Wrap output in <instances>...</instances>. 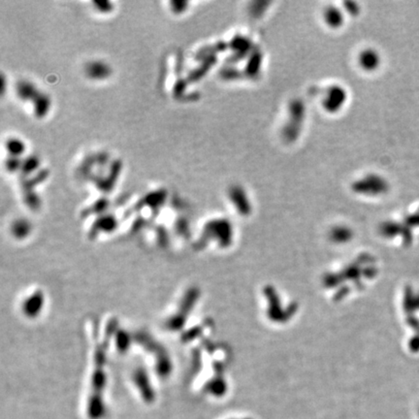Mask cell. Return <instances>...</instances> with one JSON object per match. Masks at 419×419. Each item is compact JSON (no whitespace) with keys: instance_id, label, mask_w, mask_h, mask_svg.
<instances>
[{"instance_id":"3","label":"cell","mask_w":419,"mask_h":419,"mask_svg":"<svg viewBox=\"0 0 419 419\" xmlns=\"http://www.w3.org/2000/svg\"><path fill=\"white\" fill-rule=\"evenodd\" d=\"M47 297L40 287L28 289L19 300V311L24 318L29 320L38 319L46 308Z\"/></svg>"},{"instance_id":"10","label":"cell","mask_w":419,"mask_h":419,"mask_svg":"<svg viewBox=\"0 0 419 419\" xmlns=\"http://www.w3.org/2000/svg\"><path fill=\"white\" fill-rule=\"evenodd\" d=\"M38 166V159L35 157H29L24 160V162L21 164V172L25 175L32 172L36 167Z\"/></svg>"},{"instance_id":"7","label":"cell","mask_w":419,"mask_h":419,"mask_svg":"<svg viewBox=\"0 0 419 419\" xmlns=\"http://www.w3.org/2000/svg\"><path fill=\"white\" fill-rule=\"evenodd\" d=\"M12 235L16 239H24L29 235L30 232V224L24 219L16 220L11 227Z\"/></svg>"},{"instance_id":"2","label":"cell","mask_w":419,"mask_h":419,"mask_svg":"<svg viewBox=\"0 0 419 419\" xmlns=\"http://www.w3.org/2000/svg\"><path fill=\"white\" fill-rule=\"evenodd\" d=\"M196 297L195 290H186L180 299L178 298L175 305L162 319L161 326L165 332L177 334L179 331H182L190 315L191 309L195 305Z\"/></svg>"},{"instance_id":"12","label":"cell","mask_w":419,"mask_h":419,"mask_svg":"<svg viewBox=\"0 0 419 419\" xmlns=\"http://www.w3.org/2000/svg\"><path fill=\"white\" fill-rule=\"evenodd\" d=\"M96 8L101 11V12H110L113 8L112 3L111 2H107V1H102V2H94L93 3Z\"/></svg>"},{"instance_id":"5","label":"cell","mask_w":419,"mask_h":419,"mask_svg":"<svg viewBox=\"0 0 419 419\" xmlns=\"http://www.w3.org/2000/svg\"><path fill=\"white\" fill-rule=\"evenodd\" d=\"M86 72H87L88 76L91 77V79L101 80V79H104L110 75L111 69L104 62L94 61V62L88 64Z\"/></svg>"},{"instance_id":"1","label":"cell","mask_w":419,"mask_h":419,"mask_svg":"<svg viewBox=\"0 0 419 419\" xmlns=\"http://www.w3.org/2000/svg\"><path fill=\"white\" fill-rule=\"evenodd\" d=\"M93 334L94 345L91 348L87 415L90 419H101L106 413L104 396L108 383L107 351L110 347L104 337L99 341L94 330Z\"/></svg>"},{"instance_id":"8","label":"cell","mask_w":419,"mask_h":419,"mask_svg":"<svg viewBox=\"0 0 419 419\" xmlns=\"http://www.w3.org/2000/svg\"><path fill=\"white\" fill-rule=\"evenodd\" d=\"M50 99L48 96L44 95V94H40L38 96V98L34 101V109H35V114L38 118H42L46 115V113L48 112L49 108H50Z\"/></svg>"},{"instance_id":"6","label":"cell","mask_w":419,"mask_h":419,"mask_svg":"<svg viewBox=\"0 0 419 419\" xmlns=\"http://www.w3.org/2000/svg\"><path fill=\"white\" fill-rule=\"evenodd\" d=\"M17 93L18 97L22 100H36L41 94L37 89L28 82H20L17 86Z\"/></svg>"},{"instance_id":"4","label":"cell","mask_w":419,"mask_h":419,"mask_svg":"<svg viewBox=\"0 0 419 419\" xmlns=\"http://www.w3.org/2000/svg\"><path fill=\"white\" fill-rule=\"evenodd\" d=\"M131 383L135 389L138 391L140 396L145 402L152 403L155 399L154 388L151 384V380L148 375V371L144 367L135 368L130 375Z\"/></svg>"},{"instance_id":"11","label":"cell","mask_w":419,"mask_h":419,"mask_svg":"<svg viewBox=\"0 0 419 419\" xmlns=\"http://www.w3.org/2000/svg\"><path fill=\"white\" fill-rule=\"evenodd\" d=\"M20 166H21V165H20V163H19V160H18L17 157H13V156H11V157L7 160V162H6L7 170H8V171H10V172H15V171H16L17 169H18Z\"/></svg>"},{"instance_id":"9","label":"cell","mask_w":419,"mask_h":419,"mask_svg":"<svg viewBox=\"0 0 419 419\" xmlns=\"http://www.w3.org/2000/svg\"><path fill=\"white\" fill-rule=\"evenodd\" d=\"M6 148L10 156L18 157L24 151V144L19 139L11 138L6 142Z\"/></svg>"}]
</instances>
